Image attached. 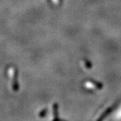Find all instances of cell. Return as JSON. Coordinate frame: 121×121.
<instances>
[{
	"mask_svg": "<svg viewBox=\"0 0 121 121\" xmlns=\"http://www.w3.org/2000/svg\"><path fill=\"white\" fill-rule=\"evenodd\" d=\"M8 72L9 73V76L12 79V88L13 90L16 91L19 89V84L17 82V69L14 68L13 67H11L9 68Z\"/></svg>",
	"mask_w": 121,
	"mask_h": 121,
	"instance_id": "cell-1",
	"label": "cell"
}]
</instances>
